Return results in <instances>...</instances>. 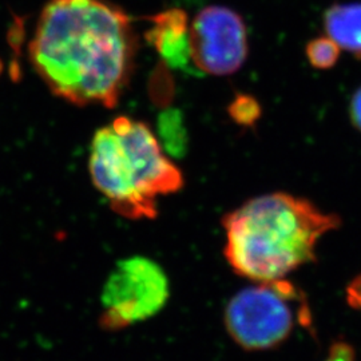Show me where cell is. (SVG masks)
<instances>
[{"label":"cell","instance_id":"2","mask_svg":"<svg viewBox=\"0 0 361 361\" xmlns=\"http://www.w3.org/2000/svg\"><path fill=\"white\" fill-rule=\"evenodd\" d=\"M224 255L237 274L268 283L316 259L319 240L340 225L308 200L288 193L259 195L222 219Z\"/></svg>","mask_w":361,"mask_h":361},{"label":"cell","instance_id":"12","mask_svg":"<svg viewBox=\"0 0 361 361\" xmlns=\"http://www.w3.org/2000/svg\"><path fill=\"white\" fill-rule=\"evenodd\" d=\"M324 361H356V355L348 343L337 341L331 347L328 357Z\"/></svg>","mask_w":361,"mask_h":361},{"label":"cell","instance_id":"3","mask_svg":"<svg viewBox=\"0 0 361 361\" xmlns=\"http://www.w3.org/2000/svg\"><path fill=\"white\" fill-rule=\"evenodd\" d=\"M89 170L94 186L125 219H155L157 198L180 192L183 176L141 121L116 118L97 130Z\"/></svg>","mask_w":361,"mask_h":361},{"label":"cell","instance_id":"7","mask_svg":"<svg viewBox=\"0 0 361 361\" xmlns=\"http://www.w3.org/2000/svg\"><path fill=\"white\" fill-rule=\"evenodd\" d=\"M152 26L146 32L147 42L153 46L161 59L173 70L190 73V22L180 8H169L147 18Z\"/></svg>","mask_w":361,"mask_h":361},{"label":"cell","instance_id":"9","mask_svg":"<svg viewBox=\"0 0 361 361\" xmlns=\"http://www.w3.org/2000/svg\"><path fill=\"white\" fill-rule=\"evenodd\" d=\"M157 138L171 159H180L188 153L189 134L183 113L177 107H166L157 118Z\"/></svg>","mask_w":361,"mask_h":361},{"label":"cell","instance_id":"11","mask_svg":"<svg viewBox=\"0 0 361 361\" xmlns=\"http://www.w3.org/2000/svg\"><path fill=\"white\" fill-rule=\"evenodd\" d=\"M229 114L233 121L243 126H252L259 118L261 107L253 97L237 95L229 106Z\"/></svg>","mask_w":361,"mask_h":361},{"label":"cell","instance_id":"1","mask_svg":"<svg viewBox=\"0 0 361 361\" xmlns=\"http://www.w3.org/2000/svg\"><path fill=\"white\" fill-rule=\"evenodd\" d=\"M129 13L109 0H49L30 42V61L54 95L114 109L137 55Z\"/></svg>","mask_w":361,"mask_h":361},{"label":"cell","instance_id":"13","mask_svg":"<svg viewBox=\"0 0 361 361\" xmlns=\"http://www.w3.org/2000/svg\"><path fill=\"white\" fill-rule=\"evenodd\" d=\"M347 300L355 310H361V274L357 276L347 288Z\"/></svg>","mask_w":361,"mask_h":361},{"label":"cell","instance_id":"10","mask_svg":"<svg viewBox=\"0 0 361 361\" xmlns=\"http://www.w3.org/2000/svg\"><path fill=\"white\" fill-rule=\"evenodd\" d=\"M340 47L334 39L320 37L307 44V58L310 65L320 70H328L336 65L340 56Z\"/></svg>","mask_w":361,"mask_h":361},{"label":"cell","instance_id":"8","mask_svg":"<svg viewBox=\"0 0 361 361\" xmlns=\"http://www.w3.org/2000/svg\"><path fill=\"white\" fill-rule=\"evenodd\" d=\"M326 37L361 59V3L334 4L324 15Z\"/></svg>","mask_w":361,"mask_h":361},{"label":"cell","instance_id":"6","mask_svg":"<svg viewBox=\"0 0 361 361\" xmlns=\"http://www.w3.org/2000/svg\"><path fill=\"white\" fill-rule=\"evenodd\" d=\"M194 67L214 77L237 73L247 58V31L243 16L225 6H207L190 25Z\"/></svg>","mask_w":361,"mask_h":361},{"label":"cell","instance_id":"5","mask_svg":"<svg viewBox=\"0 0 361 361\" xmlns=\"http://www.w3.org/2000/svg\"><path fill=\"white\" fill-rule=\"evenodd\" d=\"M170 281L152 258L133 256L116 262L101 295L99 325L116 332L154 317L168 304Z\"/></svg>","mask_w":361,"mask_h":361},{"label":"cell","instance_id":"4","mask_svg":"<svg viewBox=\"0 0 361 361\" xmlns=\"http://www.w3.org/2000/svg\"><path fill=\"white\" fill-rule=\"evenodd\" d=\"M224 322L240 347L261 350L284 343L297 323H310V310L302 292L281 279L240 290L226 305Z\"/></svg>","mask_w":361,"mask_h":361},{"label":"cell","instance_id":"14","mask_svg":"<svg viewBox=\"0 0 361 361\" xmlns=\"http://www.w3.org/2000/svg\"><path fill=\"white\" fill-rule=\"evenodd\" d=\"M350 118L361 131V87L355 92L350 101Z\"/></svg>","mask_w":361,"mask_h":361}]
</instances>
